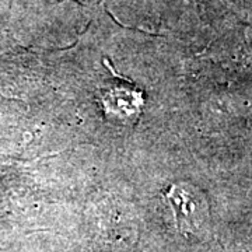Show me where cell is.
<instances>
[{
  "label": "cell",
  "instance_id": "obj_1",
  "mask_svg": "<svg viewBox=\"0 0 252 252\" xmlns=\"http://www.w3.org/2000/svg\"><path fill=\"white\" fill-rule=\"evenodd\" d=\"M172 207L175 223L182 233H193L205 223L207 217V203L202 192L192 185L177 184L165 195Z\"/></svg>",
  "mask_w": 252,
  "mask_h": 252
}]
</instances>
